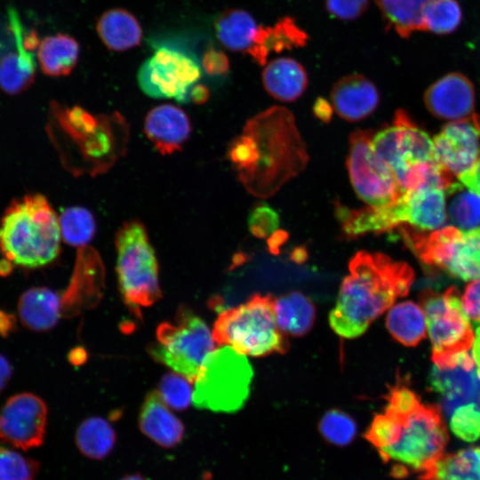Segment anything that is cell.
<instances>
[{"instance_id":"1","label":"cell","mask_w":480,"mask_h":480,"mask_svg":"<svg viewBox=\"0 0 480 480\" xmlns=\"http://www.w3.org/2000/svg\"><path fill=\"white\" fill-rule=\"evenodd\" d=\"M348 269L329 323L340 337L354 339L363 335L398 298L408 294L414 272L406 262L365 251L353 256Z\"/></svg>"},{"instance_id":"2","label":"cell","mask_w":480,"mask_h":480,"mask_svg":"<svg viewBox=\"0 0 480 480\" xmlns=\"http://www.w3.org/2000/svg\"><path fill=\"white\" fill-rule=\"evenodd\" d=\"M385 408L399 423L397 441L378 450L384 462H394L391 474L404 477L411 472L426 473L444 453L448 432L441 409L421 402L420 396L404 384L390 388Z\"/></svg>"},{"instance_id":"3","label":"cell","mask_w":480,"mask_h":480,"mask_svg":"<svg viewBox=\"0 0 480 480\" xmlns=\"http://www.w3.org/2000/svg\"><path fill=\"white\" fill-rule=\"evenodd\" d=\"M244 132L254 139L259 149L258 163L243 181L255 196H271L308 162L293 117L284 108H270L256 116L247 122Z\"/></svg>"},{"instance_id":"4","label":"cell","mask_w":480,"mask_h":480,"mask_svg":"<svg viewBox=\"0 0 480 480\" xmlns=\"http://www.w3.org/2000/svg\"><path fill=\"white\" fill-rule=\"evenodd\" d=\"M60 222L47 198L28 194L14 199L0 221V251L12 263L40 268L60 253Z\"/></svg>"},{"instance_id":"5","label":"cell","mask_w":480,"mask_h":480,"mask_svg":"<svg viewBox=\"0 0 480 480\" xmlns=\"http://www.w3.org/2000/svg\"><path fill=\"white\" fill-rule=\"evenodd\" d=\"M274 302L271 295L257 293L244 303L225 309L213 325L215 343L230 346L244 356L284 354L289 348L287 335L276 324Z\"/></svg>"},{"instance_id":"6","label":"cell","mask_w":480,"mask_h":480,"mask_svg":"<svg viewBox=\"0 0 480 480\" xmlns=\"http://www.w3.org/2000/svg\"><path fill=\"white\" fill-rule=\"evenodd\" d=\"M118 285L124 303L140 314L161 298L158 263L145 226L139 220L124 222L115 239Z\"/></svg>"},{"instance_id":"7","label":"cell","mask_w":480,"mask_h":480,"mask_svg":"<svg viewBox=\"0 0 480 480\" xmlns=\"http://www.w3.org/2000/svg\"><path fill=\"white\" fill-rule=\"evenodd\" d=\"M252 376L244 355L220 346L210 354L193 382L192 404L214 412H236L249 396Z\"/></svg>"},{"instance_id":"8","label":"cell","mask_w":480,"mask_h":480,"mask_svg":"<svg viewBox=\"0 0 480 480\" xmlns=\"http://www.w3.org/2000/svg\"><path fill=\"white\" fill-rule=\"evenodd\" d=\"M404 243L425 263L464 281L480 278V228L454 226L425 232L401 225Z\"/></svg>"},{"instance_id":"9","label":"cell","mask_w":480,"mask_h":480,"mask_svg":"<svg viewBox=\"0 0 480 480\" xmlns=\"http://www.w3.org/2000/svg\"><path fill=\"white\" fill-rule=\"evenodd\" d=\"M215 349L212 332L190 309L180 307L174 322H164L156 330V342L148 352L157 362L192 383L204 363Z\"/></svg>"},{"instance_id":"10","label":"cell","mask_w":480,"mask_h":480,"mask_svg":"<svg viewBox=\"0 0 480 480\" xmlns=\"http://www.w3.org/2000/svg\"><path fill=\"white\" fill-rule=\"evenodd\" d=\"M420 300L431 340L432 361L436 367H444L454 356L468 351L475 339L460 293L455 286L442 293L428 289L422 291Z\"/></svg>"},{"instance_id":"11","label":"cell","mask_w":480,"mask_h":480,"mask_svg":"<svg viewBox=\"0 0 480 480\" xmlns=\"http://www.w3.org/2000/svg\"><path fill=\"white\" fill-rule=\"evenodd\" d=\"M372 146L392 170L404 192L415 171L420 165L435 161L433 140L403 109L396 111L392 125L372 136Z\"/></svg>"},{"instance_id":"12","label":"cell","mask_w":480,"mask_h":480,"mask_svg":"<svg viewBox=\"0 0 480 480\" xmlns=\"http://www.w3.org/2000/svg\"><path fill=\"white\" fill-rule=\"evenodd\" d=\"M372 131L357 130L349 137L347 168L357 196L368 206L396 202L404 193L392 170L375 153Z\"/></svg>"},{"instance_id":"13","label":"cell","mask_w":480,"mask_h":480,"mask_svg":"<svg viewBox=\"0 0 480 480\" xmlns=\"http://www.w3.org/2000/svg\"><path fill=\"white\" fill-rule=\"evenodd\" d=\"M201 75V68L193 58L178 50L161 47L140 65L137 79L141 91L151 98L186 103Z\"/></svg>"},{"instance_id":"14","label":"cell","mask_w":480,"mask_h":480,"mask_svg":"<svg viewBox=\"0 0 480 480\" xmlns=\"http://www.w3.org/2000/svg\"><path fill=\"white\" fill-rule=\"evenodd\" d=\"M47 406L32 393L9 397L0 407V442L22 451L42 445L47 424Z\"/></svg>"},{"instance_id":"15","label":"cell","mask_w":480,"mask_h":480,"mask_svg":"<svg viewBox=\"0 0 480 480\" xmlns=\"http://www.w3.org/2000/svg\"><path fill=\"white\" fill-rule=\"evenodd\" d=\"M434 160L452 177L469 170L480 154V116L452 121L434 138Z\"/></svg>"},{"instance_id":"16","label":"cell","mask_w":480,"mask_h":480,"mask_svg":"<svg viewBox=\"0 0 480 480\" xmlns=\"http://www.w3.org/2000/svg\"><path fill=\"white\" fill-rule=\"evenodd\" d=\"M429 383L442 396L446 415L463 404L476 403L480 398V374L474 358L466 351L454 356L444 367L433 366Z\"/></svg>"},{"instance_id":"17","label":"cell","mask_w":480,"mask_h":480,"mask_svg":"<svg viewBox=\"0 0 480 480\" xmlns=\"http://www.w3.org/2000/svg\"><path fill=\"white\" fill-rule=\"evenodd\" d=\"M393 212L397 228L438 229L446 220L445 190L428 186L407 190L394 203Z\"/></svg>"},{"instance_id":"18","label":"cell","mask_w":480,"mask_h":480,"mask_svg":"<svg viewBox=\"0 0 480 480\" xmlns=\"http://www.w3.org/2000/svg\"><path fill=\"white\" fill-rule=\"evenodd\" d=\"M16 49L0 59V88L13 95L27 90L34 82L36 71L33 52L37 49L35 39L23 31L15 11L9 12Z\"/></svg>"},{"instance_id":"19","label":"cell","mask_w":480,"mask_h":480,"mask_svg":"<svg viewBox=\"0 0 480 480\" xmlns=\"http://www.w3.org/2000/svg\"><path fill=\"white\" fill-rule=\"evenodd\" d=\"M424 103L440 119L456 121L468 117L475 108L473 84L460 73H448L427 89Z\"/></svg>"},{"instance_id":"20","label":"cell","mask_w":480,"mask_h":480,"mask_svg":"<svg viewBox=\"0 0 480 480\" xmlns=\"http://www.w3.org/2000/svg\"><path fill=\"white\" fill-rule=\"evenodd\" d=\"M75 271L67 290L61 293L64 316H74L93 305L103 283V267L99 255L92 248H80Z\"/></svg>"},{"instance_id":"21","label":"cell","mask_w":480,"mask_h":480,"mask_svg":"<svg viewBox=\"0 0 480 480\" xmlns=\"http://www.w3.org/2000/svg\"><path fill=\"white\" fill-rule=\"evenodd\" d=\"M144 132L155 148L166 156L182 148L190 135L191 124L188 116L180 108L163 104L148 113Z\"/></svg>"},{"instance_id":"22","label":"cell","mask_w":480,"mask_h":480,"mask_svg":"<svg viewBox=\"0 0 480 480\" xmlns=\"http://www.w3.org/2000/svg\"><path fill=\"white\" fill-rule=\"evenodd\" d=\"M331 99L336 113L348 122L360 121L370 116L380 102L374 84L357 73L338 80L332 88Z\"/></svg>"},{"instance_id":"23","label":"cell","mask_w":480,"mask_h":480,"mask_svg":"<svg viewBox=\"0 0 480 480\" xmlns=\"http://www.w3.org/2000/svg\"><path fill=\"white\" fill-rule=\"evenodd\" d=\"M141 432L164 448H172L183 439V423L164 403L158 392L148 393L139 415Z\"/></svg>"},{"instance_id":"24","label":"cell","mask_w":480,"mask_h":480,"mask_svg":"<svg viewBox=\"0 0 480 480\" xmlns=\"http://www.w3.org/2000/svg\"><path fill=\"white\" fill-rule=\"evenodd\" d=\"M21 324L35 332L53 328L63 316L61 294L46 287L24 292L18 301Z\"/></svg>"},{"instance_id":"25","label":"cell","mask_w":480,"mask_h":480,"mask_svg":"<svg viewBox=\"0 0 480 480\" xmlns=\"http://www.w3.org/2000/svg\"><path fill=\"white\" fill-rule=\"evenodd\" d=\"M308 35L289 16L280 18L273 26L260 25L254 44L248 52L259 65L267 64L271 52L304 47Z\"/></svg>"},{"instance_id":"26","label":"cell","mask_w":480,"mask_h":480,"mask_svg":"<svg viewBox=\"0 0 480 480\" xmlns=\"http://www.w3.org/2000/svg\"><path fill=\"white\" fill-rule=\"evenodd\" d=\"M261 76L266 92L284 102L299 99L308 84L305 68L289 57L276 58L267 63Z\"/></svg>"},{"instance_id":"27","label":"cell","mask_w":480,"mask_h":480,"mask_svg":"<svg viewBox=\"0 0 480 480\" xmlns=\"http://www.w3.org/2000/svg\"><path fill=\"white\" fill-rule=\"evenodd\" d=\"M96 31L104 45L115 52H124L138 46L142 29L136 17L125 9L113 8L98 19Z\"/></svg>"},{"instance_id":"28","label":"cell","mask_w":480,"mask_h":480,"mask_svg":"<svg viewBox=\"0 0 480 480\" xmlns=\"http://www.w3.org/2000/svg\"><path fill=\"white\" fill-rule=\"evenodd\" d=\"M79 52V44L73 36L58 33L40 41L36 56L44 74L66 76L76 66Z\"/></svg>"},{"instance_id":"29","label":"cell","mask_w":480,"mask_h":480,"mask_svg":"<svg viewBox=\"0 0 480 480\" xmlns=\"http://www.w3.org/2000/svg\"><path fill=\"white\" fill-rule=\"evenodd\" d=\"M259 27L248 12L236 8L224 11L214 23L216 36L224 47L247 54L254 44Z\"/></svg>"},{"instance_id":"30","label":"cell","mask_w":480,"mask_h":480,"mask_svg":"<svg viewBox=\"0 0 480 480\" xmlns=\"http://www.w3.org/2000/svg\"><path fill=\"white\" fill-rule=\"evenodd\" d=\"M274 308L276 324L285 335L303 336L309 332L316 320L314 303L300 292L275 298Z\"/></svg>"},{"instance_id":"31","label":"cell","mask_w":480,"mask_h":480,"mask_svg":"<svg viewBox=\"0 0 480 480\" xmlns=\"http://www.w3.org/2000/svg\"><path fill=\"white\" fill-rule=\"evenodd\" d=\"M386 326L395 340L407 347L418 345L426 337L425 313L412 300L393 305L388 309Z\"/></svg>"},{"instance_id":"32","label":"cell","mask_w":480,"mask_h":480,"mask_svg":"<svg viewBox=\"0 0 480 480\" xmlns=\"http://www.w3.org/2000/svg\"><path fill=\"white\" fill-rule=\"evenodd\" d=\"M431 0H374L388 30L402 38L424 31L423 12Z\"/></svg>"},{"instance_id":"33","label":"cell","mask_w":480,"mask_h":480,"mask_svg":"<svg viewBox=\"0 0 480 480\" xmlns=\"http://www.w3.org/2000/svg\"><path fill=\"white\" fill-rule=\"evenodd\" d=\"M420 480H480V448L444 453Z\"/></svg>"},{"instance_id":"34","label":"cell","mask_w":480,"mask_h":480,"mask_svg":"<svg viewBox=\"0 0 480 480\" xmlns=\"http://www.w3.org/2000/svg\"><path fill=\"white\" fill-rule=\"evenodd\" d=\"M75 440L82 454L92 460H102L114 448L116 436L112 426L105 419L90 417L78 426Z\"/></svg>"},{"instance_id":"35","label":"cell","mask_w":480,"mask_h":480,"mask_svg":"<svg viewBox=\"0 0 480 480\" xmlns=\"http://www.w3.org/2000/svg\"><path fill=\"white\" fill-rule=\"evenodd\" d=\"M446 191L451 196L447 214L454 227L463 230L480 227V196L453 182Z\"/></svg>"},{"instance_id":"36","label":"cell","mask_w":480,"mask_h":480,"mask_svg":"<svg viewBox=\"0 0 480 480\" xmlns=\"http://www.w3.org/2000/svg\"><path fill=\"white\" fill-rule=\"evenodd\" d=\"M60 236L72 246H85L94 236L96 223L85 208L72 206L65 209L60 219Z\"/></svg>"},{"instance_id":"37","label":"cell","mask_w":480,"mask_h":480,"mask_svg":"<svg viewBox=\"0 0 480 480\" xmlns=\"http://www.w3.org/2000/svg\"><path fill=\"white\" fill-rule=\"evenodd\" d=\"M461 20L462 12L457 0H431L423 12L424 31L448 35L459 28Z\"/></svg>"},{"instance_id":"38","label":"cell","mask_w":480,"mask_h":480,"mask_svg":"<svg viewBox=\"0 0 480 480\" xmlns=\"http://www.w3.org/2000/svg\"><path fill=\"white\" fill-rule=\"evenodd\" d=\"M318 430L325 441L337 446H345L355 438L356 424L348 413L332 409L324 414Z\"/></svg>"},{"instance_id":"39","label":"cell","mask_w":480,"mask_h":480,"mask_svg":"<svg viewBox=\"0 0 480 480\" xmlns=\"http://www.w3.org/2000/svg\"><path fill=\"white\" fill-rule=\"evenodd\" d=\"M39 468L38 460L0 447V480H36Z\"/></svg>"},{"instance_id":"40","label":"cell","mask_w":480,"mask_h":480,"mask_svg":"<svg viewBox=\"0 0 480 480\" xmlns=\"http://www.w3.org/2000/svg\"><path fill=\"white\" fill-rule=\"evenodd\" d=\"M191 383L180 373L169 372L160 380L158 394L167 406L176 411H184L192 402Z\"/></svg>"},{"instance_id":"41","label":"cell","mask_w":480,"mask_h":480,"mask_svg":"<svg viewBox=\"0 0 480 480\" xmlns=\"http://www.w3.org/2000/svg\"><path fill=\"white\" fill-rule=\"evenodd\" d=\"M228 156L236 168L239 179L243 182L251 175L258 163L257 143L251 135L244 132L231 142Z\"/></svg>"},{"instance_id":"42","label":"cell","mask_w":480,"mask_h":480,"mask_svg":"<svg viewBox=\"0 0 480 480\" xmlns=\"http://www.w3.org/2000/svg\"><path fill=\"white\" fill-rule=\"evenodd\" d=\"M450 428L463 441L477 440L480 437V405L469 403L457 407L451 415Z\"/></svg>"},{"instance_id":"43","label":"cell","mask_w":480,"mask_h":480,"mask_svg":"<svg viewBox=\"0 0 480 480\" xmlns=\"http://www.w3.org/2000/svg\"><path fill=\"white\" fill-rule=\"evenodd\" d=\"M279 223L278 213L265 203L253 206L248 217V228L251 233L259 238L270 236L278 229Z\"/></svg>"},{"instance_id":"44","label":"cell","mask_w":480,"mask_h":480,"mask_svg":"<svg viewBox=\"0 0 480 480\" xmlns=\"http://www.w3.org/2000/svg\"><path fill=\"white\" fill-rule=\"evenodd\" d=\"M369 7V0H325L329 14L340 20L351 21L363 15Z\"/></svg>"},{"instance_id":"45","label":"cell","mask_w":480,"mask_h":480,"mask_svg":"<svg viewBox=\"0 0 480 480\" xmlns=\"http://www.w3.org/2000/svg\"><path fill=\"white\" fill-rule=\"evenodd\" d=\"M202 67L210 76H223L229 70V60L224 52L210 45L204 52Z\"/></svg>"},{"instance_id":"46","label":"cell","mask_w":480,"mask_h":480,"mask_svg":"<svg viewBox=\"0 0 480 480\" xmlns=\"http://www.w3.org/2000/svg\"><path fill=\"white\" fill-rule=\"evenodd\" d=\"M462 308L468 319L480 325V278L470 282L461 298Z\"/></svg>"},{"instance_id":"47","label":"cell","mask_w":480,"mask_h":480,"mask_svg":"<svg viewBox=\"0 0 480 480\" xmlns=\"http://www.w3.org/2000/svg\"><path fill=\"white\" fill-rule=\"evenodd\" d=\"M458 178L466 188L480 196V156L469 170Z\"/></svg>"},{"instance_id":"48","label":"cell","mask_w":480,"mask_h":480,"mask_svg":"<svg viewBox=\"0 0 480 480\" xmlns=\"http://www.w3.org/2000/svg\"><path fill=\"white\" fill-rule=\"evenodd\" d=\"M312 110L314 116L323 123H329L332 117L333 107L323 97L316 99Z\"/></svg>"},{"instance_id":"49","label":"cell","mask_w":480,"mask_h":480,"mask_svg":"<svg viewBox=\"0 0 480 480\" xmlns=\"http://www.w3.org/2000/svg\"><path fill=\"white\" fill-rule=\"evenodd\" d=\"M288 233L283 229H276L268 239V245L271 252L277 253L279 247L288 239Z\"/></svg>"},{"instance_id":"50","label":"cell","mask_w":480,"mask_h":480,"mask_svg":"<svg viewBox=\"0 0 480 480\" xmlns=\"http://www.w3.org/2000/svg\"><path fill=\"white\" fill-rule=\"evenodd\" d=\"M210 97L209 89L203 85L196 84L189 92V100L196 103L203 104L208 100Z\"/></svg>"},{"instance_id":"51","label":"cell","mask_w":480,"mask_h":480,"mask_svg":"<svg viewBox=\"0 0 480 480\" xmlns=\"http://www.w3.org/2000/svg\"><path fill=\"white\" fill-rule=\"evenodd\" d=\"M12 373V368L9 361L0 355V392L8 384Z\"/></svg>"},{"instance_id":"52","label":"cell","mask_w":480,"mask_h":480,"mask_svg":"<svg viewBox=\"0 0 480 480\" xmlns=\"http://www.w3.org/2000/svg\"><path fill=\"white\" fill-rule=\"evenodd\" d=\"M473 358L480 374V325L477 327L473 342Z\"/></svg>"},{"instance_id":"53","label":"cell","mask_w":480,"mask_h":480,"mask_svg":"<svg viewBox=\"0 0 480 480\" xmlns=\"http://www.w3.org/2000/svg\"><path fill=\"white\" fill-rule=\"evenodd\" d=\"M12 325L13 319L11 318V316L4 312H0V334H7Z\"/></svg>"},{"instance_id":"54","label":"cell","mask_w":480,"mask_h":480,"mask_svg":"<svg viewBox=\"0 0 480 480\" xmlns=\"http://www.w3.org/2000/svg\"><path fill=\"white\" fill-rule=\"evenodd\" d=\"M307 256L306 251L303 248H296L292 253V257L295 260L301 261Z\"/></svg>"},{"instance_id":"55","label":"cell","mask_w":480,"mask_h":480,"mask_svg":"<svg viewBox=\"0 0 480 480\" xmlns=\"http://www.w3.org/2000/svg\"><path fill=\"white\" fill-rule=\"evenodd\" d=\"M119 480H149V479L142 476L140 473H133V474L125 475Z\"/></svg>"},{"instance_id":"56","label":"cell","mask_w":480,"mask_h":480,"mask_svg":"<svg viewBox=\"0 0 480 480\" xmlns=\"http://www.w3.org/2000/svg\"><path fill=\"white\" fill-rule=\"evenodd\" d=\"M200 480H212V476L209 473H206L203 476V477H201Z\"/></svg>"},{"instance_id":"57","label":"cell","mask_w":480,"mask_h":480,"mask_svg":"<svg viewBox=\"0 0 480 480\" xmlns=\"http://www.w3.org/2000/svg\"><path fill=\"white\" fill-rule=\"evenodd\" d=\"M479 404H480V398H479Z\"/></svg>"}]
</instances>
